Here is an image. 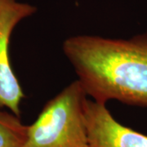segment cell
Segmentation results:
<instances>
[{
    "mask_svg": "<svg viewBox=\"0 0 147 147\" xmlns=\"http://www.w3.org/2000/svg\"><path fill=\"white\" fill-rule=\"evenodd\" d=\"M85 119L88 147H147V136L121 124L105 104L87 99Z\"/></svg>",
    "mask_w": 147,
    "mask_h": 147,
    "instance_id": "obj_4",
    "label": "cell"
},
{
    "mask_svg": "<svg viewBox=\"0 0 147 147\" xmlns=\"http://www.w3.org/2000/svg\"><path fill=\"white\" fill-rule=\"evenodd\" d=\"M37 8L16 0H0V109L7 108L20 117L21 100L25 98L20 83L11 66L9 42L14 28L32 16Z\"/></svg>",
    "mask_w": 147,
    "mask_h": 147,
    "instance_id": "obj_3",
    "label": "cell"
},
{
    "mask_svg": "<svg viewBox=\"0 0 147 147\" xmlns=\"http://www.w3.org/2000/svg\"><path fill=\"white\" fill-rule=\"evenodd\" d=\"M87 96L78 79L66 86L47 101L36 120L28 126L23 147H88Z\"/></svg>",
    "mask_w": 147,
    "mask_h": 147,
    "instance_id": "obj_2",
    "label": "cell"
},
{
    "mask_svg": "<svg viewBox=\"0 0 147 147\" xmlns=\"http://www.w3.org/2000/svg\"><path fill=\"white\" fill-rule=\"evenodd\" d=\"M28 126L20 117L7 111H0V147H23L27 138Z\"/></svg>",
    "mask_w": 147,
    "mask_h": 147,
    "instance_id": "obj_5",
    "label": "cell"
},
{
    "mask_svg": "<svg viewBox=\"0 0 147 147\" xmlns=\"http://www.w3.org/2000/svg\"><path fill=\"white\" fill-rule=\"evenodd\" d=\"M62 48L92 100L147 108V30L129 38L72 36Z\"/></svg>",
    "mask_w": 147,
    "mask_h": 147,
    "instance_id": "obj_1",
    "label": "cell"
}]
</instances>
